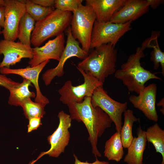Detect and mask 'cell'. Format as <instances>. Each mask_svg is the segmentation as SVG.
Returning a JSON list of instances; mask_svg holds the SVG:
<instances>
[{
	"label": "cell",
	"instance_id": "obj_8",
	"mask_svg": "<svg viewBox=\"0 0 164 164\" xmlns=\"http://www.w3.org/2000/svg\"><path fill=\"white\" fill-rule=\"evenodd\" d=\"M57 116L59 121V125L53 134L47 137L48 142L50 146V149L42 152L35 160L32 161L29 164H34L45 155H48L50 157L56 158L64 152L70 139L69 129L71 126L72 119L70 115L63 110L59 112Z\"/></svg>",
	"mask_w": 164,
	"mask_h": 164
},
{
	"label": "cell",
	"instance_id": "obj_4",
	"mask_svg": "<svg viewBox=\"0 0 164 164\" xmlns=\"http://www.w3.org/2000/svg\"><path fill=\"white\" fill-rule=\"evenodd\" d=\"M72 12L55 9L41 20L35 23L31 43L39 47L48 39L63 33L70 25Z\"/></svg>",
	"mask_w": 164,
	"mask_h": 164
},
{
	"label": "cell",
	"instance_id": "obj_22",
	"mask_svg": "<svg viewBox=\"0 0 164 164\" xmlns=\"http://www.w3.org/2000/svg\"><path fill=\"white\" fill-rule=\"evenodd\" d=\"M158 34L153 33L151 37L142 43V45L145 48H151L150 60L153 62L154 69L157 70L160 66L162 76H164V53L161 50L158 42Z\"/></svg>",
	"mask_w": 164,
	"mask_h": 164
},
{
	"label": "cell",
	"instance_id": "obj_20",
	"mask_svg": "<svg viewBox=\"0 0 164 164\" xmlns=\"http://www.w3.org/2000/svg\"><path fill=\"white\" fill-rule=\"evenodd\" d=\"M104 148V156L108 160L120 161L124 154L120 132L114 134L106 141Z\"/></svg>",
	"mask_w": 164,
	"mask_h": 164
},
{
	"label": "cell",
	"instance_id": "obj_7",
	"mask_svg": "<svg viewBox=\"0 0 164 164\" xmlns=\"http://www.w3.org/2000/svg\"><path fill=\"white\" fill-rule=\"evenodd\" d=\"M132 22L121 24L110 21L100 22L95 20L91 35L90 49L108 43L115 46L119 39L132 29Z\"/></svg>",
	"mask_w": 164,
	"mask_h": 164
},
{
	"label": "cell",
	"instance_id": "obj_21",
	"mask_svg": "<svg viewBox=\"0 0 164 164\" xmlns=\"http://www.w3.org/2000/svg\"><path fill=\"white\" fill-rule=\"evenodd\" d=\"M145 132L147 141L152 143L156 152L162 156L160 164H164V130L155 123L147 128Z\"/></svg>",
	"mask_w": 164,
	"mask_h": 164
},
{
	"label": "cell",
	"instance_id": "obj_26",
	"mask_svg": "<svg viewBox=\"0 0 164 164\" xmlns=\"http://www.w3.org/2000/svg\"><path fill=\"white\" fill-rule=\"evenodd\" d=\"M21 107L25 117L28 119L33 118H42L46 113L45 107L39 103L33 101L31 98L25 100Z\"/></svg>",
	"mask_w": 164,
	"mask_h": 164
},
{
	"label": "cell",
	"instance_id": "obj_11",
	"mask_svg": "<svg viewBox=\"0 0 164 164\" xmlns=\"http://www.w3.org/2000/svg\"><path fill=\"white\" fill-rule=\"evenodd\" d=\"M5 20L2 30L4 39L15 41L17 39L19 21L26 12L24 0H4Z\"/></svg>",
	"mask_w": 164,
	"mask_h": 164
},
{
	"label": "cell",
	"instance_id": "obj_10",
	"mask_svg": "<svg viewBox=\"0 0 164 164\" xmlns=\"http://www.w3.org/2000/svg\"><path fill=\"white\" fill-rule=\"evenodd\" d=\"M67 39L66 45L57 66L47 70L43 74L42 79L45 85H49L56 77H61L64 73V66L67 60L73 57L83 60L88 53L80 47L78 41L72 34L70 25L66 29Z\"/></svg>",
	"mask_w": 164,
	"mask_h": 164
},
{
	"label": "cell",
	"instance_id": "obj_15",
	"mask_svg": "<svg viewBox=\"0 0 164 164\" xmlns=\"http://www.w3.org/2000/svg\"><path fill=\"white\" fill-rule=\"evenodd\" d=\"M49 62V60H47L37 66L23 68L13 69L3 67L0 68V73L2 74L5 75L17 74L23 78L29 80L34 85L36 90V94L35 102L45 107L46 104L49 103L50 101L48 99L43 95L41 92L39 85L38 78L39 73Z\"/></svg>",
	"mask_w": 164,
	"mask_h": 164
},
{
	"label": "cell",
	"instance_id": "obj_17",
	"mask_svg": "<svg viewBox=\"0 0 164 164\" xmlns=\"http://www.w3.org/2000/svg\"><path fill=\"white\" fill-rule=\"evenodd\" d=\"M126 0H86V5L93 9L97 21H110L114 15L124 5Z\"/></svg>",
	"mask_w": 164,
	"mask_h": 164
},
{
	"label": "cell",
	"instance_id": "obj_13",
	"mask_svg": "<svg viewBox=\"0 0 164 164\" xmlns=\"http://www.w3.org/2000/svg\"><path fill=\"white\" fill-rule=\"evenodd\" d=\"M157 86L152 83L145 87L138 96L131 95L129 100L149 119L157 122L159 116L155 107Z\"/></svg>",
	"mask_w": 164,
	"mask_h": 164
},
{
	"label": "cell",
	"instance_id": "obj_33",
	"mask_svg": "<svg viewBox=\"0 0 164 164\" xmlns=\"http://www.w3.org/2000/svg\"><path fill=\"white\" fill-rule=\"evenodd\" d=\"M149 7L152 9H156L161 4L163 3V0H147Z\"/></svg>",
	"mask_w": 164,
	"mask_h": 164
},
{
	"label": "cell",
	"instance_id": "obj_2",
	"mask_svg": "<svg viewBox=\"0 0 164 164\" xmlns=\"http://www.w3.org/2000/svg\"><path fill=\"white\" fill-rule=\"evenodd\" d=\"M145 49L142 46L137 47L135 53L130 55L126 62L114 73V77L121 81L128 91L138 94L144 88L145 84L148 81L152 79L162 80L155 73L141 66L140 60L145 56Z\"/></svg>",
	"mask_w": 164,
	"mask_h": 164
},
{
	"label": "cell",
	"instance_id": "obj_14",
	"mask_svg": "<svg viewBox=\"0 0 164 164\" xmlns=\"http://www.w3.org/2000/svg\"><path fill=\"white\" fill-rule=\"evenodd\" d=\"M65 43L63 32L49 40L44 46L32 48L33 57L28 63L30 67H34L50 59L59 61L65 48Z\"/></svg>",
	"mask_w": 164,
	"mask_h": 164
},
{
	"label": "cell",
	"instance_id": "obj_25",
	"mask_svg": "<svg viewBox=\"0 0 164 164\" xmlns=\"http://www.w3.org/2000/svg\"><path fill=\"white\" fill-rule=\"evenodd\" d=\"M24 1L26 12L36 22L43 19L55 9L54 7H44L35 4L31 0Z\"/></svg>",
	"mask_w": 164,
	"mask_h": 164
},
{
	"label": "cell",
	"instance_id": "obj_9",
	"mask_svg": "<svg viewBox=\"0 0 164 164\" xmlns=\"http://www.w3.org/2000/svg\"><path fill=\"white\" fill-rule=\"evenodd\" d=\"M92 105L98 107L109 117L115 126L117 132H120L122 125V114L127 109L128 102L121 103L108 95L103 86L96 88L91 97Z\"/></svg>",
	"mask_w": 164,
	"mask_h": 164
},
{
	"label": "cell",
	"instance_id": "obj_5",
	"mask_svg": "<svg viewBox=\"0 0 164 164\" xmlns=\"http://www.w3.org/2000/svg\"><path fill=\"white\" fill-rule=\"evenodd\" d=\"M96 17L90 6L82 4L72 13L70 26L74 38L81 45L82 49L89 52L91 35Z\"/></svg>",
	"mask_w": 164,
	"mask_h": 164
},
{
	"label": "cell",
	"instance_id": "obj_18",
	"mask_svg": "<svg viewBox=\"0 0 164 164\" xmlns=\"http://www.w3.org/2000/svg\"><path fill=\"white\" fill-rule=\"evenodd\" d=\"M137 137H134L129 147L124 161L127 164H143V154L146 149L147 139L145 131L139 126Z\"/></svg>",
	"mask_w": 164,
	"mask_h": 164
},
{
	"label": "cell",
	"instance_id": "obj_29",
	"mask_svg": "<svg viewBox=\"0 0 164 164\" xmlns=\"http://www.w3.org/2000/svg\"><path fill=\"white\" fill-rule=\"evenodd\" d=\"M20 83L15 82L11 78L7 77L5 75L0 74V86L5 87L7 86H17Z\"/></svg>",
	"mask_w": 164,
	"mask_h": 164
},
{
	"label": "cell",
	"instance_id": "obj_32",
	"mask_svg": "<svg viewBox=\"0 0 164 164\" xmlns=\"http://www.w3.org/2000/svg\"><path fill=\"white\" fill-rule=\"evenodd\" d=\"M5 20V7L4 5H0V26L3 28Z\"/></svg>",
	"mask_w": 164,
	"mask_h": 164
},
{
	"label": "cell",
	"instance_id": "obj_30",
	"mask_svg": "<svg viewBox=\"0 0 164 164\" xmlns=\"http://www.w3.org/2000/svg\"><path fill=\"white\" fill-rule=\"evenodd\" d=\"M35 4L46 7H54V0H31Z\"/></svg>",
	"mask_w": 164,
	"mask_h": 164
},
{
	"label": "cell",
	"instance_id": "obj_34",
	"mask_svg": "<svg viewBox=\"0 0 164 164\" xmlns=\"http://www.w3.org/2000/svg\"><path fill=\"white\" fill-rule=\"evenodd\" d=\"M164 98H163L157 104L158 106H162V108L160 110V111L161 113L164 115Z\"/></svg>",
	"mask_w": 164,
	"mask_h": 164
},
{
	"label": "cell",
	"instance_id": "obj_31",
	"mask_svg": "<svg viewBox=\"0 0 164 164\" xmlns=\"http://www.w3.org/2000/svg\"><path fill=\"white\" fill-rule=\"evenodd\" d=\"M73 156L75 159L74 164H110L108 161H99L97 157L96 158V160L94 162L89 163L87 161L85 162L81 161L78 159L77 157L75 154H73Z\"/></svg>",
	"mask_w": 164,
	"mask_h": 164
},
{
	"label": "cell",
	"instance_id": "obj_16",
	"mask_svg": "<svg viewBox=\"0 0 164 164\" xmlns=\"http://www.w3.org/2000/svg\"><path fill=\"white\" fill-rule=\"evenodd\" d=\"M149 7L147 0H126L123 6L114 15L110 22L121 24L132 22L147 12Z\"/></svg>",
	"mask_w": 164,
	"mask_h": 164
},
{
	"label": "cell",
	"instance_id": "obj_24",
	"mask_svg": "<svg viewBox=\"0 0 164 164\" xmlns=\"http://www.w3.org/2000/svg\"><path fill=\"white\" fill-rule=\"evenodd\" d=\"M35 22L26 12L21 18L18 26L17 38L20 42L31 46V34L34 29Z\"/></svg>",
	"mask_w": 164,
	"mask_h": 164
},
{
	"label": "cell",
	"instance_id": "obj_3",
	"mask_svg": "<svg viewBox=\"0 0 164 164\" xmlns=\"http://www.w3.org/2000/svg\"><path fill=\"white\" fill-rule=\"evenodd\" d=\"M117 50L110 43L94 48L76 67L90 73L104 84L105 79L116 71Z\"/></svg>",
	"mask_w": 164,
	"mask_h": 164
},
{
	"label": "cell",
	"instance_id": "obj_36",
	"mask_svg": "<svg viewBox=\"0 0 164 164\" xmlns=\"http://www.w3.org/2000/svg\"><path fill=\"white\" fill-rule=\"evenodd\" d=\"M2 27L0 26V35L2 34Z\"/></svg>",
	"mask_w": 164,
	"mask_h": 164
},
{
	"label": "cell",
	"instance_id": "obj_1",
	"mask_svg": "<svg viewBox=\"0 0 164 164\" xmlns=\"http://www.w3.org/2000/svg\"><path fill=\"white\" fill-rule=\"evenodd\" d=\"M91 99V97H86L81 103H71L67 105L71 119L82 122L86 126L92 152L96 158L101 156L97 147L98 138L111 127L113 122L100 108L92 105Z\"/></svg>",
	"mask_w": 164,
	"mask_h": 164
},
{
	"label": "cell",
	"instance_id": "obj_19",
	"mask_svg": "<svg viewBox=\"0 0 164 164\" xmlns=\"http://www.w3.org/2000/svg\"><path fill=\"white\" fill-rule=\"evenodd\" d=\"M31 85L29 80L23 78L22 82L17 86H6L5 88L9 90L10 93L9 104L21 107L24 101L28 98L35 97V93L29 89V86Z\"/></svg>",
	"mask_w": 164,
	"mask_h": 164
},
{
	"label": "cell",
	"instance_id": "obj_6",
	"mask_svg": "<svg viewBox=\"0 0 164 164\" xmlns=\"http://www.w3.org/2000/svg\"><path fill=\"white\" fill-rule=\"evenodd\" d=\"M77 68L83 75L84 82L77 86H73L70 80H67L65 82L58 90L60 96V100L64 104L81 103L85 97H91L96 88L103 85V83L90 73L85 72L77 67Z\"/></svg>",
	"mask_w": 164,
	"mask_h": 164
},
{
	"label": "cell",
	"instance_id": "obj_35",
	"mask_svg": "<svg viewBox=\"0 0 164 164\" xmlns=\"http://www.w3.org/2000/svg\"><path fill=\"white\" fill-rule=\"evenodd\" d=\"M4 0H0V5H4Z\"/></svg>",
	"mask_w": 164,
	"mask_h": 164
},
{
	"label": "cell",
	"instance_id": "obj_27",
	"mask_svg": "<svg viewBox=\"0 0 164 164\" xmlns=\"http://www.w3.org/2000/svg\"><path fill=\"white\" fill-rule=\"evenodd\" d=\"M82 0H54V8L61 11L73 12L81 4Z\"/></svg>",
	"mask_w": 164,
	"mask_h": 164
},
{
	"label": "cell",
	"instance_id": "obj_23",
	"mask_svg": "<svg viewBox=\"0 0 164 164\" xmlns=\"http://www.w3.org/2000/svg\"><path fill=\"white\" fill-rule=\"evenodd\" d=\"M123 115L124 122L120 134L123 148L127 149L134 138L132 132L134 123L138 121L139 119L134 115L132 110L130 109H127Z\"/></svg>",
	"mask_w": 164,
	"mask_h": 164
},
{
	"label": "cell",
	"instance_id": "obj_28",
	"mask_svg": "<svg viewBox=\"0 0 164 164\" xmlns=\"http://www.w3.org/2000/svg\"><path fill=\"white\" fill-rule=\"evenodd\" d=\"M41 118H33L29 119L28 125V132L37 129L42 125Z\"/></svg>",
	"mask_w": 164,
	"mask_h": 164
},
{
	"label": "cell",
	"instance_id": "obj_12",
	"mask_svg": "<svg viewBox=\"0 0 164 164\" xmlns=\"http://www.w3.org/2000/svg\"><path fill=\"white\" fill-rule=\"evenodd\" d=\"M0 55L3 56L0 63V68H9L22 58L32 59L33 56L32 48L31 46L20 42L2 39L0 40Z\"/></svg>",
	"mask_w": 164,
	"mask_h": 164
}]
</instances>
